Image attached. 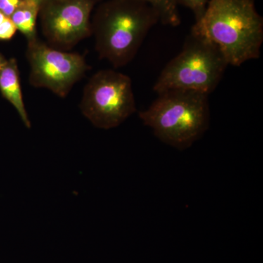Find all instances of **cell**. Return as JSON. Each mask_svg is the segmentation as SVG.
Returning <instances> with one entry per match:
<instances>
[{"mask_svg": "<svg viewBox=\"0 0 263 263\" xmlns=\"http://www.w3.org/2000/svg\"><path fill=\"white\" fill-rule=\"evenodd\" d=\"M191 31L215 44L228 65L238 67L260 56L263 20L254 0H210Z\"/></svg>", "mask_w": 263, "mask_h": 263, "instance_id": "6da1fadb", "label": "cell"}, {"mask_svg": "<svg viewBox=\"0 0 263 263\" xmlns=\"http://www.w3.org/2000/svg\"><path fill=\"white\" fill-rule=\"evenodd\" d=\"M158 22L157 12L144 2L109 0L103 3L91 24L99 56L116 68L127 65Z\"/></svg>", "mask_w": 263, "mask_h": 263, "instance_id": "7a4b0ae2", "label": "cell"}, {"mask_svg": "<svg viewBox=\"0 0 263 263\" xmlns=\"http://www.w3.org/2000/svg\"><path fill=\"white\" fill-rule=\"evenodd\" d=\"M139 117L160 141L185 150L209 129V95L186 90L163 91L146 110L140 112Z\"/></svg>", "mask_w": 263, "mask_h": 263, "instance_id": "3957f363", "label": "cell"}, {"mask_svg": "<svg viewBox=\"0 0 263 263\" xmlns=\"http://www.w3.org/2000/svg\"><path fill=\"white\" fill-rule=\"evenodd\" d=\"M228 66L215 44L191 31L182 51L164 67L154 91L158 95L168 90H186L209 95L220 82Z\"/></svg>", "mask_w": 263, "mask_h": 263, "instance_id": "277c9868", "label": "cell"}, {"mask_svg": "<svg viewBox=\"0 0 263 263\" xmlns=\"http://www.w3.org/2000/svg\"><path fill=\"white\" fill-rule=\"evenodd\" d=\"M80 108L95 127H117L137 110L130 78L115 70L99 71L85 86Z\"/></svg>", "mask_w": 263, "mask_h": 263, "instance_id": "5b68a950", "label": "cell"}, {"mask_svg": "<svg viewBox=\"0 0 263 263\" xmlns=\"http://www.w3.org/2000/svg\"><path fill=\"white\" fill-rule=\"evenodd\" d=\"M27 58L32 86L65 98L89 69L84 57L52 48L35 38L28 41Z\"/></svg>", "mask_w": 263, "mask_h": 263, "instance_id": "8992f818", "label": "cell"}, {"mask_svg": "<svg viewBox=\"0 0 263 263\" xmlns=\"http://www.w3.org/2000/svg\"><path fill=\"white\" fill-rule=\"evenodd\" d=\"M98 0H48L41 7L45 37L60 49H70L92 34L91 11Z\"/></svg>", "mask_w": 263, "mask_h": 263, "instance_id": "52a82bcc", "label": "cell"}, {"mask_svg": "<svg viewBox=\"0 0 263 263\" xmlns=\"http://www.w3.org/2000/svg\"><path fill=\"white\" fill-rule=\"evenodd\" d=\"M0 91L18 112L24 125L28 129L32 127L22 95L20 74L14 59L6 61L0 68Z\"/></svg>", "mask_w": 263, "mask_h": 263, "instance_id": "ba28073f", "label": "cell"}, {"mask_svg": "<svg viewBox=\"0 0 263 263\" xmlns=\"http://www.w3.org/2000/svg\"><path fill=\"white\" fill-rule=\"evenodd\" d=\"M40 9L41 8L35 3L30 0H25L10 16L15 28L22 33L28 41L37 38L36 23Z\"/></svg>", "mask_w": 263, "mask_h": 263, "instance_id": "9c48e42d", "label": "cell"}, {"mask_svg": "<svg viewBox=\"0 0 263 263\" xmlns=\"http://www.w3.org/2000/svg\"><path fill=\"white\" fill-rule=\"evenodd\" d=\"M151 5L158 13L160 22L177 27L181 23L178 5L175 0H139Z\"/></svg>", "mask_w": 263, "mask_h": 263, "instance_id": "30bf717a", "label": "cell"}, {"mask_svg": "<svg viewBox=\"0 0 263 263\" xmlns=\"http://www.w3.org/2000/svg\"><path fill=\"white\" fill-rule=\"evenodd\" d=\"M177 5L186 7L193 11L195 22L201 18L210 0H175Z\"/></svg>", "mask_w": 263, "mask_h": 263, "instance_id": "8fae6325", "label": "cell"}, {"mask_svg": "<svg viewBox=\"0 0 263 263\" xmlns=\"http://www.w3.org/2000/svg\"><path fill=\"white\" fill-rule=\"evenodd\" d=\"M16 31L11 18L0 12V41H9Z\"/></svg>", "mask_w": 263, "mask_h": 263, "instance_id": "7c38bea8", "label": "cell"}, {"mask_svg": "<svg viewBox=\"0 0 263 263\" xmlns=\"http://www.w3.org/2000/svg\"><path fill=\"white\" fill-rule=\"evenodd\" d=\"M25 0H0V12L10 17Z\"/></svg>", "mask_w": 263, "mask_h": 263, "instance_id": "4fadbf2b", "label": "cell"}, {"mask_svg": "<svg viewBox=\"0 0 263 263\" xmlns=\"http://www.w3.org/2000/svg\"><path fill=\"white\" fill-rule=\"evenodd\" d=\"M30 1L33 2V3H35V4H37L38 6L40 7V8H41L43 5H44L46 3H47L48 0H30Z\"/></svg>", "mask_w": 263, "mask_h": 263, "instance_id": "5bb4252c", "label": "cell"}, {"mask_svg": "<svg viewBox=\"0 0 263 263\" xmlns=\"http://www.w3.org/2000/svg\"><path fill=\"white\" fill-rule=\"evenodd\" d=\"M5 60H3V58L0 57V68H1L2 66L3 65V64L5 63Z\"/></svg>", "mask_w": 263, "mask_h": 263, "instance_id": "9a60e30c", "label": "cell"}]
</instances>
